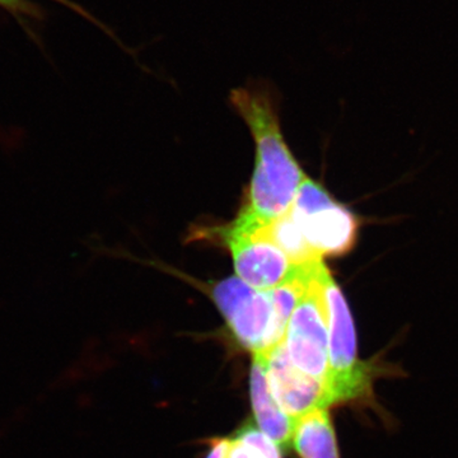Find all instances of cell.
I'll return each mask as SVG.
<instances>
[{
  "label": "cell",
  "instance_id": "cell-1",
  "mask_svg": "<svg viewBox=\"0 0 458 458\" xmlns=\"http://www.w3.org/2000/svg\"><path fill=\"white\" fill-rule=\"evenodd\" d=\"M229 102L245 120L256 141L254 176L241 212L267 225L291 208L306 176L283 138L278 98L269 82L252 81L232 89Z\"/></svg>",
  "mask_w": 458,
  "mask_h": 458
},
{
  "label": "cell",
  "instance_id": "cell-9",
  "mask_svg": "<svg viewBox=\"0 0 458 458\" xmlns=\"http://www.w3.org/2000/svg\"><path fill=\"white\" fill-rule=\"evenodd\" d=\"M294 450L301 458H340L336 434L327 409H318L295 420Z\"/></svg>",
  "mask_w": 458,
  "mask_h": 458
},
{
  "label": "cell",
  "instance_id": "cell-13",
  "mask_svg": "<svg viewBox=\"0 0 458 458\" xmlns=\"http://www.w3.org/2000/svg\"><path fill=\"white\" fill-rule=\"evenodd\" d=\"M53 2L59 3V4L64 5V7L71 9V11H73L74 13L80 14V16H82L83 18H86L89 22L93 23L96 27H98L101 31H104L106 33L108 38H113L114 41V44L117 45V47H122L125 53L131 54V55L135 56L134 51H131V49H129V47H126L125 45L123 44L122 40H120L119 38H117L116 35H114V32L113 30L110 29V27L105 25L102 21H99L98 17L93 16L92 13H90L89 11H87L86 8H83L82 5L78 4V3L73 2V0H53Z\"/></svg>",
  "mask_w": 458,
  "mask_h": 458
},
{
  "label": "cell",
  "instance_id": "cell-8",
  "mask_svg": "<svg viewBox=\"0 0 458 458\" xmlns=\"http://www.w3.org/2000/svg\"><path fill=\"white\" fill-rule=\"evenodd\" d=\"M250 386H251L250 390H251L252 408H254L259 427L282 450H288L292 445L295 423L280 409L278 403L274 399L269 382H267L264 361L256 354L252 363Z\"/></svg>",
  "mask_w": 458,
  "mask_h": 458
},
{
  "label": "cell",
  "instance_id": "cell-5",
  "mask_svg": "<svg viewBox=\"0 0 458 458\" xmlns=\"http://www.w3.org/2000/svg\"><path fill=\"white\" fill-rule=\"evenodd\" d=\"M325 269L327 267L324 264L292 313L286 327L284 344L289 360L295 369L319 382L327 391L330 355L327 304L322 286Z\"/></svg>",
  "mask_w": 458,
  "mask_h": 458
},
{
  "label": "cell",
  "instance_id": "cell-7",
  "mask_svg": "<svg viewBox=\"0 0 458 458\" xmlns=\"http://www.w3.org/2000/svg\"><path fill=\"white\" fill-rule=\"evenodd\" d=\"M255 355V354H254ZM264 361L274 399L292 420L331 406L327 388L298 370L289 360L284 340L267 352H256Z\"/></svg>",
  "mask_w": 458,
  "mask_h": 458
},
{
  "label": "cell",
  "instance_id": "cell-12",
  "mask_svg": "<svg viewBox=\"0 0 458 458\" xmlns=\"http://www.w3.org/2000/svg\"><path fill=\"white\" fill-rule=\"evenodd\" d=\"M0 8L8 12L31 38L38 40L31 26L32 22H38L44 18L42 9L38 4L29 0H0Z\"/></svg>",
  "mask_w": 458,
  "mask_h": 458
},
{
  "label": "cell",
  "instance_id": "cell-2",
  "mask_svg": "<svg viewBox=\"0 0 458 458\" xmlns=\"http://www.w3.org/2000/svg\"><path fill=\"white\" fill-rule=\"evenodd\" d=\"M328 327L330 377L327 393L331 403H349L369 396L372 369L358 357L357 333L349 304L327 267L322 274Z\"/></svg>",
  "mask_w": 458,
  "mask_h": 458
},
{
  "label": "cell",
  "instance_id": "cell-6",
  "mask_svg": "<svg viewBox=\"0 0 458 458\" xmlns=\"http://www.w3.org/2000/svg\"><path fill=\"white\" fill-rule=\"evenodd\" d=\"M262 225L241 212L223 232L238 278L258 291H271L293 274L295 267L270 238Z\"/></svg>",
  "mask_w": 458,
  "mask_h": 458
},
{
  "label": "cell",
  "instance_id": "cell-4",
  "mask_svg": "<svg viewBox=\"0 0 458 458\" xmlns=\"http://www.w3.org/2000/svg\"><path fill=\"white\" fill-rule=\"evenodd\" d=\"M212 297L243 348L267 352L284 340L269 291H258L232 276L213 286Z\"/></svg>",
  "mask_w": 458,
  "mask_h": 458
},
{
  "label": "cell",
  "instance_id": "cell-14",
  "mask_svg": "<svg viewBox=\"0 0 458 458\" xmlns=\"http://www.w3.org/2000/svg\"><path fill=\"white\" fill-rule=\"evenodd\" d=\"M225 448V439H212L210 441V451L207 458H223Z\"/></svg>",
  "mask_w": 458,
  "mask_h": 458
},
{
  "label": "cell",
  "instance_id": "cell-10",
  "mask_svg": "<svg viewBox=\"0 0 458 458\" xmlns=\"http://www.w3.org/2000/svg\"><path fill=\"white\" fill-rule=\"evenodd\" d=\"M262 233L270 238L282 250L294 267L322 260L311 249L302 229L294 221L289 209L267 225H262Z\"/></svg>",
  "mask_w": 458,
  "mask_h": 458
},
{
  "label": "cell",
  "instance_id": "cell-11",
  "mask_svg": "<svg viewBox=\"0 0 458 458\" xmlns=\"http://www.w3.org/2000/svg\"><path fill=\"white\" fill-rule=\"evenodd\" d=\"M223 458H282V454L267 434L246 423L236 436L225 439Z\"/></svg>",
  "mask_w": 458,
  "mask_h": 458
},
{
  "label": "cell",
  "instance_id": "cell-3",
  "mask_svg": "<svg viewBox=\"0 0 458 458\" xmlns=\"http://www.w3.org/2000/svg\"><path fill=\"white\" fill-rule=\"evenodd\" d=\"M289 213L318 258L351 252L358 240L357 216L315 181L304 177Z\"/></svg>",
  "mask_w": 458,
  "mask_h": 458
}]
</instances>
